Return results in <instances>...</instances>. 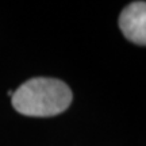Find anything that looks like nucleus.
<instances>
[{
	"mask_svg": "<svg viewBox=\"0 0 146 146\" xmlns=\"http://www.w3.org/2000/svg\"><path fill=\"white\" fill-rule=\"evenodd\" d=\"M12 107L22 115L46 118L64 112L72 103L66 84L50 77L27 80L12 94Z\"/></svg>",
	"mask_w": 146,
	"mask_h": 146,
	"instance_id": "1",
	"label": "nucleus"
},
{
	"mask_svg": "<svg viewBox=\"0 0 146 146\" xmlns=\"http://www.w3.org/2000/svg\"><path fill=\"white\" fill-rule=\"evenodd\" d=\"M122 34L135 45L146 46V3L134 1L123 8L119 16Z\"/></svg>",
	"mask_w": 146,
	"mask_h": 146,
	"instance_id": "2",
	"label": "nucleus"
}]
</instances>
